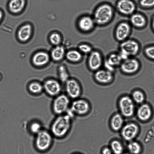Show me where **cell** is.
<instances>
[{"label":"cell","mask_w":154,"mask_h":154,"mask_svg":"<svg viewBox=\"0 0 154 154\" xmlns=\"http://www.w3.org/2000/svg\"><path fill=\"white\" fill-rule=\"evenodd\" d=\"M87 64L91 71L95 72L99 69L103 64L102 56L100 52L97 50H93L89 54Z\"/></svg>","instance_id":"obj_8"},{"label":"cell","mask_w":154,"mask_h":154,"mask_svg":"<svg viewBox=\"0 0 154 154\" xmlns=\"http://www.w3.org/2000/svg\"><path fill=\"white\" fill-rule=\"evenodd\" d=\"M96 25L92 16L87 15L80 17L77 22V25L79 30L85 33L92 31Z\"/></svg>","instance_id":"obj_10"},{"label":"cell","mask_w":154,"mask_h":154,"mask_svg":"<svg viewBox=\"0 0 154 154\" xmlns=\"http://www.w3.org/2000/svg\"><path fill=\"white\" fill-rule=\"evenodd\" d=\"M78 50L82 54H89L92 51V48L86 43H82L78 46Z\"/></svg>","instance_id":"obj_33"},{"label":"cell","mask_w":154,"mask_h":154,"mask_svg":"<svg viewBox=\"0 0 154 154\" xmlns=\"http://www.w3.org/2000/svg\"><path fill=\"white\" fill-rule=\"evenodd\" d=\"M1 78V75H0V79Z\"/></svg>","instance_id":"obj_40"},{"label":"cell","mask_w":154,"mask_h":154,"mask_svg":"<svg viewBox=\"0 0 154 154\" xmlns=\"http://www.w3.org/2000/svg\"><path fill=\"white\" fill-rule=\"evenodd\" d=\"M91 109L90 105L86 100L77 98L70 103L69 109L74 115L83 116L88 114Z\"/></svg>","instance_id":"obj_5"},{"label":"cell","mask_w":154,"mask_h":154,"mask_svg":"<svg viewBox=\"0 0 154 154\" xmlns=\"http://www.w3.org/2000/svg\"><path fill=\"white\" fill-rule=\"evenodd\" d=\"M26 4V0H10L8 3V8L11 13L18 14L23 10Z\"/></svg>","instance_id":"obj_18"},{"label":"cell","mask_w":154,"mask_h":154,"mask_svg":"<svg viewBox=\"0 0 154 154\" xmlns=\"http://www.w3.org/2000/svg\"><path fill=\"white\" fill-rule=\"evenodd\" d=\"M79 154V153H76V154Z\"/></svg>","instance_id":"obj_42"},{"label":"cell","mask_w":154,"mask_h":154,"mask_svg":"<svg viewBox=\"0 0 154 154\" xmlns=\"http://www.w3.org/2000/svg\"><path fill=\"white\" fill-rule=\"evenodd\" d=\"M106 60L109 64L114 67L120 65L122 61L119 54L116 53L109 54Z\"/></svg>","instance_id":"obj_26"},{"label":"cell","mask_w":154,"mask_h":154,"mask_svg":"<svg viewBox=\"0 0 154 154\" xmlns=\"http://www.w3.org/2000/svg\"><path fill=\"white\" fill-rule=\"evenodd\" d=\"M50 40L52 44L55 45H58L61 42V36L57 32H53L50 35Z\"/></svg>","instance_id":"obj_32"},{"label":"cell","mask_w":154,"mask_h":154,"mask_svg":"<svg viewBox=\"0 0 154 154\" xmlns=\"http://www.w3.org/2000/svg\"><path fill=\"white\" fill-rule=\"evenodd\" d=\"M123 119L122 115L119 113L114 114L110 121V125L114 131H117L121 130L123 127Z\"/></svg>","instance_id":"obj_19"},{"label":"cell","mask_w":154,"mask_h":154,"mask_svg":"<svg viewBox=\"0 0 154 154\" xmlns=\"http://www.w3.org/2000/svg\"><path fill=\"white\" fill-rule=\"evenodd\" d=\"M49 59L48 54L44 52H39L33 56L32 61L33 63L35 66H41L47 64Z\"/></svg>","instance_id":"obj_20"},{"label":"cell","mask_w":154,"mask_h":154,"mask_svg":"<svg viewBox=\"0 0 154 154\" xmlns=\"http://www.w3.org/2000/svg\"><path fill=\"white\" fill-rule=\"evenodd\" d=\"M66 53L65 49L63 46L57 45L52 50L51 56L54 60L59 61L62 60L65 56Z\"/></svg>","instance_id":"obj_24"},{"label":"cell","mask_w":154,"mask_h":154,"mask_svg":"<svg viewBox=\"0 0 154 154\" xmlns=\"http://www.w3.org/2000/svg\"><path fill=\"white\" fill-rule=\"evenodd\" d=\"M152 26L154 31V16L153 17L152 20Z\"/></svg>","instance_id":"obj_39"},{"label":"cell","mask_w":154,"mask_h":154,"mask_svg":"<svg viewBox=\"0 0 154 154\" xmlns=\"http://www.w3.org/2000/svg\"><path fill=\"white\" fill-rule=\"evenodd\" d=\"M58 71L60 80L65 82L69 78V73L66 67L63 65H60L58 68Z\"/></svg>","instance_id":"obj_28"},{"label":"cell","mask_w":154,"mask_h":154,"mask_svg":"<svg viewBox=\"0 0 154 154\" xmlns=\"http://www.w3.org/2000/svg\"><path fill=\"white\" fill-rule=\"evenodd\" d=\"M152 114L150 107L147 104L141 105L138 109L137 115L139 119L141 120L145 121L150 117Z\"/></svg>","instance_id":"obj_22"},{"label":"cell","mask_w":154,"mask_h":154,"mask_svg":"<svg viewBox=\"0 0 154 154\" xmlns=\"http://www.w3.org/2000/svg\"><path fill=\"white\" fill-rule=\"evenodd\" d=\"M65 57L69 61L77 63L82 59V54L78 50L72 49L66 52Z\"/></svg>","instance_id":"obj_23"},{"label":"cell","mask_w":154,"mask_h":154,"mask_svg":"<svg viewBox=\"0 0 154 154\" xmlns=\"http://www.w3.org/2000/svg\"><path fill=\"white\" fill-rule=\"evenodd\" d=\"M145 52L149 58L154 60V46H151L146 48Z\"/></svg>","instance_id":"obj_35"},{"label":"cell","mask_w":154,"mask_h":154,"mask_svg":"<svg viewBox=\"0 0 154 154\" xmlns=\"http://www.w3.org/2000/svg\"><path fill=\"white\" fill-rule=\"evenodd\" d=\"M32 27L29 23L25 24L20 27L17 32V36L20 41L25 42L30 38L32 33Z\"/></svg>","instance_id":"obj_17"},{"label":"cell","mask_w":154,"mask_h":154,"mask_svg":"<svg viewBox=\"0 0 154 154\" xmlns=\"http://www.w3.org/2000/svg\"><path fill=\"white\" fill-rule=\"evenodd\" d=\"M102 154H112V152L110 147H105L102 150Z\"/></svg>","instance_id":"obj_37"},{"label":"cell","mask_w":154,"mask_h":154,"mask_svg":"<svg viewBox=\"0 0 154 154\" xmlns=\"http://www.w3.org/2000/svg\"><path fill=\"white\" fill-rule=\"evenodd\" d=\"M121 130V134L123 138L126 140L130 141L136 137L139 129L135 124L131 123L123 127Z\"/></svg>","instance_id":"obj_16"},{"label":"cell","mask_w":154,"mask_h":154,"mask_svg":"<svg viewBox=\"0 0 154 154\" xmlns=\"http://www.w3.org/2000/svg\"><path fill=\"white\" fill-rule=\"evenodd\" d=\"M128 148L130 152L132 154H138L141 150L140 145L137 142L134 141L129 143Z\"/></svg>","instance_id":"obj_30"},{"label":"cell","mask_w":154,"mask_h":154,"mask_svg":"<svg viewBox=\"0 0 154 154\" xmlns=\"http://www.w3.org/2000/svg\"><path fill=\"white\" fill-rule=\"evenodd\" d=\"M114 14L112 5L109 3H103L96 8L92 17L96 25L102 26L109 23L112 20Z\"/></svg>","instance_id":"obj_2"},{"label":"cell","mask_w":154,"mask_h":154,"mask_svg":"<svg viewBox=\"0 0 154 154\" xmlns=\"http://www.w3.org/2000/svg\"><path fill=\"white\" fill-rule=\"evenodd\" d=\"M65 83V90L68 97L74 100L78 98L81 95L82 89L78 81L73 78H69Z\"/></svg>","instance_id":"obj_6"},{"label":"cell","mask_w":154,"mask_h":154,"mask_svg":"<svg viewBox=\"0 0 154 154\" xmlns=\"http://www.w3.org/2000/svg\"><path fill=\"white\" fill-rule=\"evenodd\" d=\"M3 16V13L2 11L0 9V23L2 21Z\"/></svg>","instance_id":"obj_38"},{"label":"cell","mask_w":154,"mask_h":154,"mask_svg":"<svg viewBox=\"0 0 154 154\" xmlns=\"http://www.w3.org/2000/svg\"><path fill=\"white\" fill-rule=\"evenodd\" d=\"M120 52L124 53L129 57L135 55L138 53L139 46L138 44L134 40H125L120 45Z\"/></svg>","instance_id":"obj_11"},{"label":"cell","mask_w":154,"mask_h":154,"mask_svg":"<svg viewBox=\"0 0 154 154\" xmlns=\"http://www.w3.org/2000/svg\"><path fill=\"white\" fill-rule=\"evenodd\" d=\"M56 116L52 122L49 130L54 137L61 139L69 131L72 118L66 113Z\"/></svg>","instance_id":"obj_1"},{"label":"cell","mask_w":154,"mask_h":154,"mask_svg":"<svg viewBox=\"0 0 154 154\" xmlns=\"http://www.w3.org/2000/svg\"><path fill=\"white\" fill-rule=\"evenodd\" d=\"M28 127L29 132L34 136L44 128L42 123L37 120L31 121L29 124Z\"/></svg>","instance_id":"obj_25"},{"label":"cell","mask_w":154,"mask_h":154,"mask_svg":"<svg viewBox=\"0 0 154 154\" xmlns=\"http://www.w3.org/2000/svg\"><path fill=\"white\" fill-rule=\"evenodd\" d=\"M129 23L125 21L120 22L117 25L115 31V36L118 41L123 42L127 38L131 32Z\"/></svg>","instance_id":"obj_12"},{"label":"cell","mask_w":154,"mask_h":154,"mask_svg":"<svg viewBox=\"0 0 154 154\" xmlns=\"http://www.w3.org/2000/svg\"><path fill=\"white\" fill-rule=\"evenodd\" d=\"M140 4L143 8H152L154 6V0H140Z\"/></svg>","instance_id":"obj_34"},{"label":"cell","mask_w":154,"mask_h":154,"mask_svg":"<svg viewBox=\"0 0 154 154\" xmlns=\"http://www.w3.org/2000/svg\"><path fill=\"white\" fill-rule=\"evenodd\" d=\"M94 76L96 82L103 85L111 83L114 79L113 72L105 69H100L95 71Z\"/></svg>","instance_id":"obj_13"},{"label":"cell","mask_w":154,"mask_h":154,"mask_svg":"<svg viewBox=\"0 0 154 154\" xmlns=\"http://www.w3.org/2000/svg\"><path fill=\"white\" fill-rule=\"evenodd\" d=\"M44 88L47 94L49 96L55 97L60 94L61 87L57 81L50 79L46 81L44 85Z\"/></svg>","instance_id":"obj_14"},{"label":"cell","mask_w":154,"mask_h":154,"mask_svg":"<svg viewBox=\"0 0 154 154\" xmlns=\"http://www.w3.org/2000/svg\"><path fill=\"white\" fill-rule=\"evenodd\" d=\"M35 137L34 145L39 152L47 151L53 145L54 137L49 130L44 128Z\"/></svg>","instance_id":"obj_3"},{"label":"cell","mask_w":154,"mask_h":154,"mask_svg":"<svg viewBox=\"0 0 154 154\" xmlns=\"http://www.w3.org/2000/svg\"><path fill=\"white\" fill-rule=\"evenodd\" d=\"M119 107L121 115L125 117H131L134 112V106L132 100L128 96L121 97L118 102Z\"/></svg>","instance_id":"obj_7"},{"label":"cell","mask_w":154,"mask_h":154,"mask_svg":"<svg viewBox=\"0 0 154 154\" xmlns=\"http://www.w3.org/2000/svg\"><path fill=\"white\" fill-rule=\"evenodd\" d=\"M130 21L133 26L138 28L143 27L146 23L145 17L143 14L138 13L132 14L130 17Z\"/></svg>","instance_id":"obj_21"},{"label":"cell","mask_w":154,"mask_h":154,"mask_svg":"<svg viewBox=\"0 0 154 154\" xmlns=\"http://www.w3.org/2000/svg\"><path fill=\"white\" fill-rule=\"evenodd\" d=\"M139 66V63L136 59L128 58L122 62L120 68L123 72L131 74L136 72L138 69Z\"/></svg>","instance_id":"obj_15"},{"label":"cell","mask_w":154,"mask_h":154,"mask_svg":"<svg viewBox=\"0 0 154 154\" xmlns=\"http://www.w3.org/2000/svg\"><path fill=\"white\" fill-rule=\"evenodd\" d=\"M105 69L111 72H113L115 70V67L109 64L106 60L103 63Z\"/></svg>","instance_id":"obj_36"},{"label":"cell","mask_w":154,"mask_h":154,"mask_svg":"<svg viewBox=\"0 0 154 154\" xmlns=\"http://www.w3.org/2000/svg\"><path fill=\"white\" fill-rule=\"evenodd\" d=\"M70 105V98L66 95L60 94L54 97L51 104V109L56 116L65 114Z\"/></svg>","instance_id":"obj_4"},{"label":"cell","mask_w":154,"mask_h":154,"mask_svg":"<svg viewBox=\"0 0 154 154\" xmlns=\"http://www.w3.org/2000/svg\"><path fill=\"white\" fill-rule=\"evenodd\" d=\"M29 91L34 94H38L41 93L43 89L41 84L37 82H33L31 83L29 86Z\"/></svg>","instance_id":"obj_29"},{"label":"cell","mask_w":154,"mask_h":154,"mask_svg":"<svg viewBox=\"0 0 154 154\" xmlns=\"http://www.w3.org/2000/svg\"><path fill=\"white\" fill-rule=\"evenodd\" d=\"M125 154H128V153H125Z\"/></svg>","instance_id":"obj_41"},{"label":"cell","mask_w":154,"mask_h":154,"mask_svg":"<svg viewBox=\"0 0 154 154\" xmlns=\"http://www.w3.org/2000/svg\"><path fill=\"white\" fill-rule=\"evenodd\" d=\"M112 152L114 154H122L123 147L122 143L117 140H112L110 144V147Z\"/></svg>","instance_id":"obj_27"},{"label":"cell","mask_w":154,"mask_h":154,"mask_svg":"<svg viewBox=\"0 0 154 154\" xmlns=\"http://www.w3.org/2000/svg\"><path fill=\"white\" fill-rule=\"evenodd\" d=\"M116 7L118 11L125 15H132L136 9V5L132 0H118Z\"/></svg>","instance_id":"obj_9"},{"label":"cell","mask_w":154,"mask_h":154,"mask_svg":"<svg viewBox=\"0 0 154 154\" xmlns=\"http://www.w3.org/2000/svg\"><path fill=\"white\" fill-rule=\"evenodd\" d=\"M132 96L134 100L137 103H141L144 100V95L140 91L136 90L134 91L132 93Z\"/></svg>","instance_id":"obj_31"}]
</instances>
